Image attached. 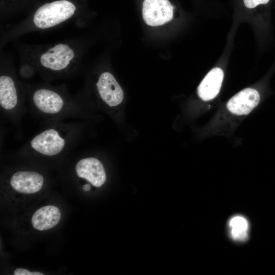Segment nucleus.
Returning a JSON list of instances; mask_svg holds the SVG:
<instances>
[{
    "mask_svg": "<svg viewBox=\"0 0 275 275\" xmlns=\"http://www.w3.org/2000/svg\"><path fill=\"white\" fill-rule=\"evenodd\" d=\"M75 10V6L67 0L46 3L36 11L33 22L36 27L41 29L52 28L70 18Z\"/></svg>",
    "mask_w": 275,
    "mask_h": 275,
    "instance_id": "f257e3e1",
    "label": "nucleus"
},
{
    "mask_svg": "<svg viewBox=\"0 0 275 275\" xmlns=\"http://www.w3.org/2000/svg\"><path fill=\"white\" fill-rule=\"evenodd\" d=\"M75 56L74 51L70 46L60 43L43 52L40 56L39 62L46 69L62 71L70 66Z\"/></svg>",
    "mask_w": 275,
    "mask_h": 275,
    "instance_id": "f03ea898",
    "label": "nucleus"
},
{
    "mask_svg": "<svg viewBox=\"0 0 275 275\" xmlns=\"http://www.w3.org/2000/svg\"><path fill=\"white\" fill-rule=\"evenodd\" d=\"M65 145V139L54 128L43 131L30 142V147L34 151L46 156H54L60 153Z\"/></svg>",
    "mask_w": 275,
    "mask_h": 275,
    "instance_id": "7ed1b4c3",
    "label": "nucleus"
},
{
    "mask_svg": "<svg viewBox=\"0 0 275 275\" xmlns=\"http://www.w3.org/2000/svg\"><path fill=\"white\" fill-rule=\"evenodd\" d=\"M174 7L169 0H144L142 15L145 23L150 26L162 25L173 17Z\"/></svg>",
    "mask_w": 275,
    "mask_h": 275,
    "instance_id": "20e7f679",
    "label": "nucleus"
},
{
    "mask_svg": "<svg viewBox=\"0 0 275 275\" xmlns=\"http://www.w3.org/2000/svg\"><path fill=\"white\" fill-rule=\"evenodd\" d=\"M32 100L36 108L46 115L60 113L65 107L64 98L56 91L49 89L37 90L33 95Z\"/></svg>",
    "mask_w": 275,
    "mask_h": 275,
    "instance_id": "39448f33",
    "label": "nucleus"
},
{
    "mask_svg": "<svg viewBox=\"0 0 275 275\" xmlns=\"http://www.w3.org/2000/svg\"><path fill=\"white\" fill-rule=\"evenodd\" d=\"M96 86L100 97L108 106H116L123 101V90L111 73H102L98 78Z\"/></svg>",
    "mask_w": 275,
    "mask_h": 275,
    "instance_id": "423d86ee",
    "label": "nucleus"
},
{
    "mask_svg": "<svg viewBox=\"0 0 275 275\" xmlns=\"http://www.w3.org/2000/svg\"><path fill=\"white\" fill-rule=\"evenodd\" d=\"M77 175L84 178L93 186L100 187L106 180V174L101 162L94 157L85 158L79 160L76 164Z\"/></svg>",
    "mask_w": 275,
    "mask_h": 275,
    "instance_id": "0eeeda50",
    "label": "nucleus"
},
{
    "mask_svg": "<svg viewBox=\"0 0 275 275\" xmlns=\"http://www.w3.org/2000/svg\"><path fill=\"white\" fill-rule=\"evenodd\" d=\"M260 95L258 91L246 88L233 96L227 103V108L237 115H248L258 104Z\"/></svg>",
    "mask_w": 275,
    "mask_h": 275,
    "instance_id": "6e6552de",
    "label": "nucleus"
},
{
    "mask_svg": "<svg viewBox=\"0 0 275 275\" xmlns=\"http://www.w3.org/2000/svg\"><path fill=\"white\" fill-rule=\"evenodd\" d=\"M44 182L43 176L33 171H19L11 178L10 184L16 191L25 194L37 193Z\"/></svg>",
    "mask_w": 275,
    "mask_h": 275,
    "instance_id": "1a4fd4ad",
    "label": "nucleus"
},
{
    "mask_svg": "<svg viewBox=\"0 0 275 275\" xmlns=\"http://www.w3.org/2000/svg\"><path fill=\"white\" fill-rule=\"evenodd\" d=\"M223 78L224 73L221 68L217 67L210 70L198 88L199 97L204 101L214 98L220 91Z\"/></svg>",
    "mask_w": 275,
    "mask_h": 275,
    "instance_id": "9d476101",
    "label": "nucleus"
},
{
    "mask_svg": "<svg viewBox=\"0 0 275 275\" xmlns=\"http://www.w3.org/2000/svg\"><path fill=\"white\" fill-rule=\"evenodd\" d=\"M19 97L16 86L10 76H0V105L7 112H12L17 108Z\"/></svg>",
    "mask_w": 275,
    "mask_h": 275,
    "instance_id": "9b49d317",
    "label": "nucleus"
},
{
    "mask_svg": "<svg viewBox=\"0 0 275 275\" xmlns=\"http://www.w3.org/2000/svg\"><path fill=\"white\" fill-rule=\"evenodd\" d=\"M59 209L54 206L47 205L41 207L33 214L32 224L39 231L50 229L56 226L61 219Z\"/></svg>",
    "mask_w": 275,
    "mask_h": 275,
    "instance_id": "f8f14e48",
    "label": "nucleus"
},
{
    "mask_svg": "<svg viewBox=\"0 0 275 275\" xmlns=\"http://www.w3.org/2000/svg\"><path fill=\"white\" fill-rule=\"evenodd\" d=\"M230 226L232 229V235L234 238L243 240L246 237L248 225L246 221L243 217L239 216L233 217L230 222Z\"/></svg>",
    "mask_w": 275,
    "mask_h": 275,
    "instance_id": "ddd939ff",
    "label": "nucleus"
},
{
    "mask_svg": "<svg viewBox=\"0 0 275 275\" xmlns=\"http://www.w3.org/2000/svg\"><path fill=\"white\" fill-rule=\"evenodd\" d=\"M269 0H243L245 6L249 9H252L260 4H266Z\"/></svg>",
    "mask_w": 275,
    "mask_h": 275,
    "instance_id": "4468645a",
    "label": "nucleus"
},
{
    "mask_svg": "<svg viewBox=\"0 0 275 275\" xmlns=\"http://www.w3.org/2000/svg\"><path fill=\"white\" fill-rule=\"evenodd\" d=\"M14 275H43V274L39 272H30L28 270L24 268H17L14 272Z\"/></svg>",
    "mask_w": 275,
    "mask_h": 275,
    "instance_id": "2eb2a0df",
    "label": "nucleus"
},
{
    "mask_svg": "<svg viewBox=\"0 0 275 275\" xmlns=\"http://www.w3.org/2000/svg\"><path fill=\"white\" fill-rule=\"evenodd\" d=\"M83 189L86 191H89L90 188H91V186H90V185L89 184H85V185L83 186V187H82Z\"/></svg>",
    "mask_w": 275,
    "mask_h": 275,
    "instance_id": "dca6fc26",
    "label": "nucleus"
}]
</instances>
